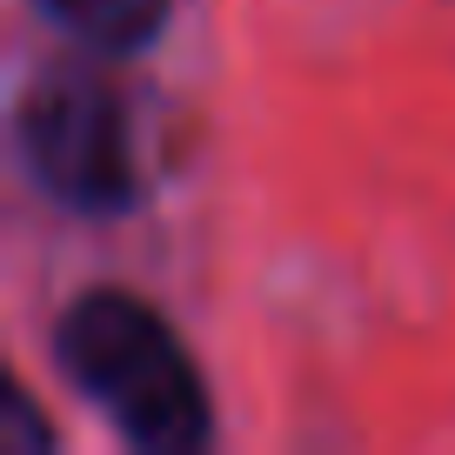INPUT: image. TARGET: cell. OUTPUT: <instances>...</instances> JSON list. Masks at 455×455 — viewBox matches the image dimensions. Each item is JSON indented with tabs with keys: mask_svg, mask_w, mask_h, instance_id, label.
<instances>
[{
	"mask_svg": "<svg viewBox=\"0 0 455 455\" xmlns=\"http://www.w3.org/2000/svg\"><path fill=\"white\" fill-rule=\"evenodd\" d=\"M54 355L87 402L148 455H195L208 442V388L188 348L128 288H87L54 322Z\"/></svg>",
	"mask_w": 455,
	"mask_h": 455,
	"instance_id": "1",
	"label": "cell"
},
{
	"mask_svg": "<svg viewBox=\"0 0 455 455\" xmlns=\"http://www.w3.org/2000/svg\"><path fill=\"white\" fill-rule=\"evenodd\" d=\"M20 161L34 188L74 214H121L134 201V134L108 81L54 68L20 100Z\"/></svg>",
	"mask_w": 455,
	"mask_h": 455,
	"instance_id": "2",
	"label": "cell"
},
{
	"mask_svg": "<svg viewBox=\"0 0 455 455\" xmlns=\"http://www.w3.org/2000/svg\"><path fill=\"white\" fill-rule=\"evenodd\" d=\"M168 7L174 0H34V14L87 54H141L168 28Z\"/></svg>",
	"mask_w": 455,
	"mask_h": 455,
	"instance_id": "3",
	"label": "cell"
}]
</instances>
